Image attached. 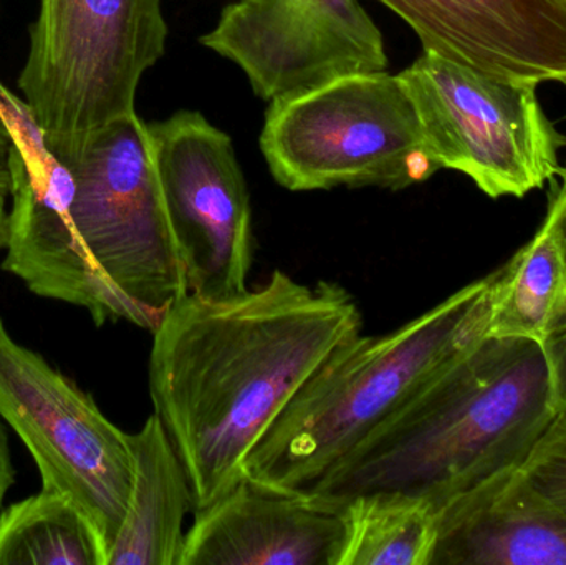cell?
Masks as SVG:
<instances>
[{
    "mask_svg": "<svg viewBox=\"0 0 566 565\" xmlns=\"http://www.w3.org/2000/svg\"><path fill=\"white\" fill-rule=\"evenodd\" d=\"M363 315L336 282L275 271L229 297L186 292L153 331L149 395L191 484L195 514L244 478L252 448Z\"/></svg>",
    "mask_w": 566,
    "mask_h": 565,
    "instance_id": "cell-1",
    "label": "cell"
},
{
    "mask_svg": "<svg viewBox=\"0 0 566 565\" xmlns=\"http://www.w3.org/2000/svg\"><path fill=\"white\" fill-rule=\"evenodd\" d=\"M555 420L541 342L488 335L303 491L338 504L401 493L439 511L521 468Z\"/></svg>",
    "mask_w": 566,
    "mask_h": 565,
    "instance_id": "cell-2",
    "label": "cell"
},
{
    "mask_svg": "<svg viewBox=\"0 0 566 565\" xmlns=\"http://www.w3.org/2000/svg\"><path fill=\"white\" fill-rule=\"evenodd\" d=\"M499 271L465 285L408 324L338 348L252 448L244 474L303 491L376 427L488 337Z\"/></svg>",
    "mask_w": 566,
    "mask_h": 565,
    "instance_id": "cell-3",
    "label": "cell"
},
{
    "mask_svg": "<svg viewBox=\"0 0 566 565\" xmlns=\"http://www.w3.org/2000/svg\"><path fill=\"white\" fill-rule=\"evenodd\" d=\"M261 149L275 181L296 192L399 191L441 169L405 83L386 70L271 103Z\"/></svg>",
    "mask_w": 566,
    "mask_h": 565,
    "instance_id": "cell-4",
    "label": "cell"
},
{
    "mask_svg": "<svg viewBox=\"0 0 566 565\" xmlns=\"http://www.w3.org/2000/svg\"><path fill=\"white\" fill-rule=\"evenodd\" d=\"M166 36L161 0H40L17 86L49 148L136 113L139 82Z\"/></svg>",
    "mask_w": 566,
    "mask_h": 565,
    "instance_id": "cell-5",
    "label": "cell"
},
{
    "mask_svg": "<svg viewBox=\"0 0 566 565\" xmlns=\"http://www.w3.org/2000/svg\"><path fill=\"white\" fill-rule=\"evenodd\" d=\"M50 151L72 175V218L90 254L116 291L161 321L188 285L148 125L133 113Z\"/></svg>",
    "mask_w": 566,
    "mask_h": 565,
    "instance_id": "cell-6",
    "label": "cell"
},
{
    "mask_svg": "<svg viewBox=\"0 0 566 565\" xmlns=\"http://www.w3.org/2000/svg\"><path fill=\"white\" fill-rule=\"evenodd\" d=\"M441 169L489 198H524L560 172L566 146L537 98L538 83L499 79L424 52L398 73Z\"/></svg>",
    "mask_w": 566,
    "mask_h": 565,
    "instance_id": "cell-7",
    "label": "cell"
},
{
    "mask_svg": "<svg viewBox=\"0 0 566 565\" xmlns=\"http://www.w3.org/2000/svg\"><path fill=\"white\" fill-rule=\"evenodd\" d=\"M0 418L32 454L42 488L66 494L86 514L108 561L135 481L129 433L72 378L13 341L2 318Z\"/></svg>",
    "mask_w": 566,
    "mask_h": 565,
    "instance_id": "cell-8",
    "label": "cell"
},
{
    "mask_svg": "<svg viewBox=\"0 0 566 565\" xmlns=\"http://www.w3.org/2000/svg\"><path fill=\"white\" fill-rule=\"evenodd\" d=\"M0 118L10 133L12 196L3 271L40 297L86 308L98 327L126 321L155 331L159 318L116 291L90 254L72 218V175L50 151L27 103L2 83Z\"/></svg>",
    "mask_w": 566,
    "mask_h": 565,
    "instance_id": "cell-9",
    "label": "cell"
},
{
    "mask_svg": "<svg viewBox=\"0 0 566 565\" xmlns=\"http://www.w3.org/2000/svg\"><path fill=\"white\" fill-rule=\"evenodd\" d=\"M148 129L188 292L205 297L244 292L254 234L231 136L189 109Z\"/></svg>",
    "mask_w": 566,
    "mask_h": 565,
    "instance_id": "cell-10",
    "label": "cell"
},
{
    "mask_svg": "<svg viewBox=\"0 0 566 565\" xmlns=\"http://www.w3.org/2000/svg\"><path fill=\"white\" fill-rule=\"evenodd\" d=\"M201 43L241 66L271 103L388 66L381 32L359 0H239Z\"/></svg>",
    "mask_w": 566,
    "mask_h": 565,
    "instance_id": "cell-11",
    "label": "cell"
},
{
    "mask_svg": "<svg viewBox=\"0 0 566 565\" xmlns=\"http://www.w3.org/2000/svg\"><path fill=\"white\" fill-rule=\"evenodd\" d=\"M424 52L499 79L566 86V0H378Z\"/></svg>",
    "mask_w": 566,
    "mask_h": 565,
    "instance_id": "cell-12",
    "label": "cell"
},
{
    "mask_svg": "<svg viewBox=\"0 0 566 565\" xmlns=\"http://www.w3.org/2000/svg\"><path fill=\"white\" fill-rule=\"evenodd\" d=\"M345 504L245 477L195 514L179 565H338Z\"/></svg>",
    "mask_w": 566,
    "mask_h": 565,
    "instance_id": "cell-13",
    "label": "cell"
},
{
    "mask_svg": "<svg viewBox=\"0 0 566 565\" xmlns=\"http://www.w3.org/2000/svg\"><path fill=\"white\" fill-rule=\"evenodd\" d=\"M436 527L429 565H566V513L521 468L452 498Z\"/></svg>",
    "mask_w": 566,
    "mask_h": 565,
    "instance_id": "cell-14",
    "label": "cell"
},
{
    "mask_svg": "<svg viewBox=\"0 0 566 565\" xmlns=\"http://www.w3.org/2000/svg\"><path fill=\"white\" fill-rule=\"evenodd\" d=\"M135 481L106 565H179L185 520L195 513L191 484L158 415L129 435Z\"/></svg>",
    "mask_w": 566,
    "mask_h": 565,
    "instance_id": "cell-15",
    "label": "cell"
},
{
    "mask_svg": "<svg viewBox=\"0 0 566 565\" xmlns=\"http://www.w3.org/2000/svg\"><path fill=\"white\" fill-rule=\"evenodd\" d=\"M566 305V262L554 212L499 269L488 335L541 342Z\"/></svg>",
    "mask_w": 566,
    "mask_h": 565,
    "instance_id": "cell-16",
    "label": "cell"
},
{
    "mask_svg": "<svg viewBox=\"0 0 566 565\" xmlns=\"http://www.w3.org/2000/svg\"><path fill=\"white\" fill-rule=\"evenodd\" d=\"M0 565H106V553L78 504L42 488L0 510Z\"/></svg>",
    "mask_w": 566,
    "mask_h": 565,
    "instance_id": "cell-17",
    "label": "cell"
},
{
    "mask_svg": "<svg viewBox=\"0 0 566 565\" xmlns=\"http://www.w3.org/2000/svg\"><path fill=\"white\" fill-rule=\"evenodd\" d=\"M438 511L401 493H369L345 503L338 565H429Z\"/></svg>",
    "mask_w": 566,
    "mask_h": 565,
    "instance_id": "cell-18",
    "label": "cell"
},
{
    "mask_svg": "<svg viewBox=\"0 0 566 565\" xmlns=\"http://www.w3.org/2000/svg\"><path fill=\"white\" fill-rule=\"evenodd\" d=\"M528 483L566 513V418H557L521 467Z\"/></svg>",
    "mask_w": 566,
    "mask_h": 565,
    "instance_id": "cell-19",
    "label": "cell"
},
{
    "mask_svg": "<svg viewBox=\"0 0 566 565\" xmlns=\"http://www.w3.org/2000/svg\"><path fill=\"white\" fill-rule=\"evenodd\" d=\"M551 375L552 401L557 418H566V305L541 341Z\"/></svg>",
    "mask_w": 566,
    "mask_h": 565,
    "instance_id": "cell-20",
    "label": "cell"
},
{
    "mask_svg": "<svg viewBox=\"0 0 566 565\" xmlns=\"http://www.w3.org/2000/svg\"><path fill=\"white\" fill-rule=\"evenodd\" d=\"M558 176H560L562 181L560 185H557L555 179L552 181L551 202H548V209L554 212L566 262V166H562Z\"/></svg>",
    "mask_w": 566,
    "mask_h": 565,
    "instance_id": "cell-21",
    "label": "cell"
},
{
    "mask_svg": "<svg viewBox=\"0 0 566 565\" xmlns=\"http://www.w3.org/2000/svg\"><path fill=\"white\" fill-rule=\"evenodd\" d=\"M13 483H15V468H13L12 457H10L9 440H7L6 430L0 421V510H2L3 500Z\"/></svg>",
    "mask_w": 566,
    "mask_h": 565,
    "instance_id": "cell-22",
    "label": "cell"
},
{
    "mask_svg": "<svg viewBox=\"0 0 566 565\" xmlns=\"http://www.w3.org/2000/svg\"><path fill=\"white\" fill-rule=\"evenodd\" d=\"M9 151L10 133L3 119L0 118V191L7 195H10Z\"/></svg>",
    "mask_w": 566,
    "mask_h": 565,
    "instance_id": "cell-23",
    "label": "cell"
},
{
    "mask_svg": "<svg viewBox=\"0 0 566 565\" xmlns=\"http://www.w3.org/2000/svg\"><path fill=\"white\" fill-rule=\"evenodd\" d=\"M7 192L0 191V249H6L7 241Z\"/></svg>",
    "mask_w": 566,
    "mask_h": 565,
    "instance_id": "cell-24",
    "label": "cell"
}]
</instances>
